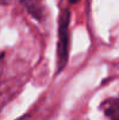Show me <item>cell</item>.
<instances>
[{
  "mask_svg": "<svg viewBox=\"0 0 119 120\" xmlns=\"http://www.w3.org/2000/svg\"><path fill=\"white\" fill-rule=\"evenodd\" d=\"M68 22H69V13L65 11L64 15L62 16V23L60 27V41H58V64L60 69L65 64L67 61V47H68Z\"/></svg>",
  "mask_w": 119,
  "mask_h": 120,
  "instance_id": "1",
  "label": "cell"
},
{
  "mask_svg": "<svg viewBox=\"0 0 119 120\" xmlns=\"http://www.w3.org/2000/svg\"><path fill=\"white\" fill-rule=\"evenodd\" d=\"M79 0H70V2H71V4H76V2H78Z\"/></svg>",
  "mask_w": 119,
  "mask_h": 120,
  "instance_id": "4",
  "label": "cell"
},
{
  "mask_svg": "<svg viewBox=\"0 0 119 120\" xmlns=\"http://www.w3.org/2000/svg\"><path fill=\"white\" fill-rule=\"evenodd\" d=\"M100 107L110 120H119V99H106Z\"/></svg>",
  "mask_w": 119,
  "mask_h": 120,
  "instance_id": "2",
  "label": "cell"
},
{
  "mask_svg": "<svg viewBox=\"0 0 119 120\" xmlns=\"http://www.w3.org/2000/svg\"><path fill=\"white\" fill-rule=\"evenodd\" d=\"M22 1H23V4L26 5V7L29 9V12L33 13V14L35 15V18H36V15L39 16L40 15V7H38L35 0H22Z\"/></svg>",
  "mask_w": 119,
  "mask_h": 120,
  "instance_id": "3",
  "label": "cell"
}]
</instances>
